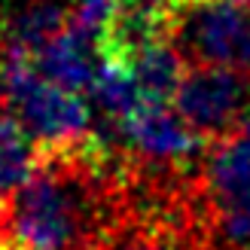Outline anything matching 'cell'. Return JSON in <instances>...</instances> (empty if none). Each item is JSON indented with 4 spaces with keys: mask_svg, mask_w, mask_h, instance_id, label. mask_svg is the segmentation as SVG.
I'll return each mask as SVG.
<instances>
[{
    "mask_svg": "<svg viewBox=\"0 0 250 250\" xmlns=\"http://www.w3.org/2000/svg\"><path fill=\"white\" fill-rule=\"evenodd\" d=\"M174 43L192 64L250 73V9L226 0H192L174 24Z\"/></svg>",
    "mask_w": 250,
    "mask_h": 250,
    "instance_id": "6da1fadb",
    "label": "cell"
},
{
    "mask_svg": "<svg viewBox=\"0 0 250 250\" xmlns=\"http://www.w3.org/2000/svg\"><path fill=\"white\" fill-rule=\"evenodd\" d=\"M174 107L208 141L223 137L250 116V73L217 64H192L174 98Z\"/></svg>",
    "mask_w": 250,
    "mask_h": 250,
    "instance_id": "7a4b0ae2",
    "label": "cell"
},
{
    "mask_svg": "<svg viewBox=\"0 0 250 250\" xmlns=\"http://www.w3.org/2000/svg\"><path fill=\"white\" fill-rule=\"evenodd\" d=\"M110 125H113V137L125 149L153 165H183L208 144V137L195 131L177 107L171 110L168 104H144L131 116Z\"/></svg>",
    "mask_w": 250,
    "mask_h": 250,
    "instance_id": "3957f363",
    "label": "cell"
},
{
    "mask_svg": "<svg viewBox=\"0 0 250 250\" xmlns=\"http://www.w3.org/2000/svg\"><path fill=\"white\" fill-rule=\"evenodd\" d=\"M98 64H101L98 37L73 21L67 31H61L52 43H46L37 52V70H40L43 80L61 85V89L80 92V95L92 92Z\"/></svg>",
    "mask_w": 250,
    "mask_h": 250,
    "instance_id": "277c9868",
    "label": "cell"
},
{
    "mask_svg": "<svg viewBox=\"0 0 250 250\" xmlns=\"http://www.w3.org/2000/svg\"><path fill=\"white\" fill-rule=\"evenodd\" d=\"M205 183L210 205L250 192V116L210 146Z\"/></svg>",
    "mask_w": 250,
    "mask_h": 250,
    "instance_id": "5b68a950",
    "label": "cell"
},
{
    "mask_svg": "<svg viewBox=\"0 0 250 250\" xmlns=\"http://www.w3.org/2000/svg\"><path fill=\"white\" fill-rule=\"evenodd\" d=\"M131 70L146 104H174V98L183 85V77L189 73V61L174 40H162L137 55Z\"/></svg>",
    "mask_w": 250,
    "mask_h": 250,
    "instance_id": "8992f818",
    "label": "cell"
},
{
    "mask_svg": "<svg viewBox=\"0 0 250 250\" xmlns=\"http://www.w3.org/2000/svg\"><path fill=\"white\" fill-rule=\"evenodd\" d=\"M40 168V146L24 131L19 116L0 101V205L21 189Z\"/></svg>",
    "mask_w": 250,
    "mask_h": 250,
    "instance_id": "52a82bcc",
    "label": "cell"
},
{
    "mask_svg": "<svg viewBox=\"0 0 250 250\" xmlns=\"http://www.w3.org/2000/svg\"><path fill=\"white\" fill-rule=\"evenodd\" d=\"M70 21H73V12H67L61 3H55V0H34V3L21 6L16 16H9V21L3 24V40L19 43L37 55L61 31H67Z\"/></svg>",
    "mask_w": 250,
    "mask_h": 250,
    "instance_id": "ba28073f",
    "label": "cell"
},
{
    "mask_svg": "<svg viewBox=\"0 0 250 250\" xmlns=\"http://www.w3.org/2000/svg\"><path fill=\"white\" fill-rule=\"evenodd\" d=\"M89 95L101 107L107 122H119L125 116H131L137 107L146 104L141 85L134 80V70L125 64H113V61H101L98 64V77H95V85Z\"/></svg>",
    "mask_w": 250,
    "mask_h": 250,
    "instance_id": "9c48e42d",
    "label": "cell"
},
{
    "mask_svg": "<svg viewBox=\"0 0 250 250\" xmlns=\"http://www.w3.org/2000/svg\"><path fill=\"white\" fill-rule=\"evenodd\" d=\"M95 250H177V247L159 229H125V232L110 229V235Z\"/></svg>",
    "mask_w": 250,
    "mask_h": 250,
    "instance_id": "30bf717a",
    "label": "cell"
},
{
    "mask_svg": "<svg viewBox=\"0 0 250 250\" xmlns=\"http://www.w3.org/2000/svg\"><path fill=\"white\" fill-rule=\"evenodd\" d=\"M119 6H122V0H77V6H73V24H80V28H85L89 34L98 37Z\"/></svg>",
    "mask_w": 250,
    "mask_h": 250,
    "instance_id": "8fae6325",
    "label": "cell"
},
{
    "mask_svg": "<svg viewBox=\"0 0 250 250\" xmlns=\"http://www.w3.org/2000/svg\"><path fill=\"white\" fill-rule=\"evenodd\" d=\"M226 3H235V6H250V0H226Z\"/></svg>",
    "mask_w": 250,
    "mask_h": 250,
    "instance_id": "7c38bea8",
    "label": "cell"
},
{
    "mask_svg": "<svg viewBox=\"0 0 250 250\" xmlns=\"http://www.w3.org/2000/svg\"><path fill=\"white\" fill-rule=\"evenodd\" d=\"M0 250H31V247H12V244H0Z\"/></svg>",
    "mask_w": 250,
    "mask_h": 250,
    "instance_id": "4fadbf2b",
    "label": "cell"
}]
</instances>
